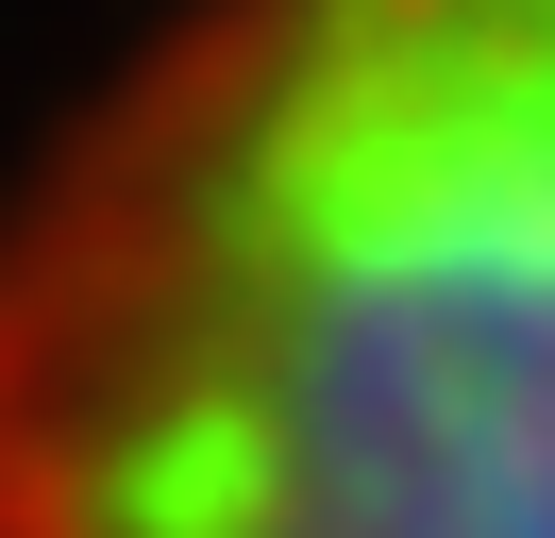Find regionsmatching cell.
Segmentation results:
<instances>
[{"instance_id": "cell-1", "label": "cell", "mask_w": 555, "mask_h": 538, "mask_svg": "<svg viewBox=\"0 0 555 538\" xmlns=\"http://www.w3.org/2000/svg\"><path fill=\"white\" fill-rule=\"evenodd\" d=\"M0 538H555V0H152L0 152Z\"/></svg>"}]
</instances>
